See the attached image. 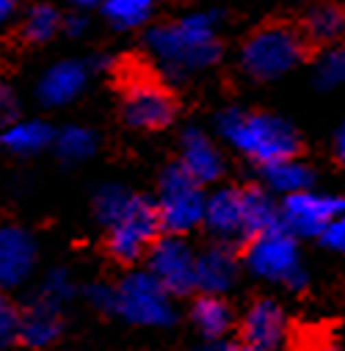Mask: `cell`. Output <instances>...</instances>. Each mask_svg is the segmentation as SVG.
Here are the masks:
<instances>
[{
	"instance_id": "obj_15",
	"label": "cell",
	"mask_w": 345,
	"mask_h": 351,
	"mask_svg": "<svg viewBox=\"0 0 345 351\" xmlns=\"http://www.w3.org/2000/svg\"><path fill=\"white\" fill-rule=\"evenodd\" d=\"M180 163L186 166L188 174L199 183H216L224 171V160L218 147L196 128H188L183 133V144H180Z\"/></svg>"
},
{
	"instance_id": "obj_18",
	"label": "cell",
	"mask_w": 345,
	"mask_h": 351,
	"mask_svg": "<svg viewBox=\"0 0 345 351\" xmlns=\"http://www.w3.org/2000/svg\"><path fill=\"white\" fill-rule=\"evenodd\" d=\"M263 180L271 191L277 194H296V191H307L312 186V171L307 163L290 158H279L271 163H263Z\"/></svg>"
},
{
	"instance_id": "obj_30",
	"label": "cell",
	"mask_w": 345,
	"mask_h": 351,
	"mask_svg": "<svg viewBox=\"0 0 345 351\" xmlns=\"http://www.w3.org/2000/svg\"><path fill=\"white\" fill-rule=\"evenodd\" d=\"M44 296L50 302H61V299H69L72 296V285H69L66 271H61V269L50 271V277L44 280Z\"/></svg>"
},
{
	"instance_id": "obj_7",
	"label": "cell",
	"mask_w": 345,
	"mask_h": 351,
	"mask_svg": "<svg viewBox=\"0 0 345 351\" xmlns=\"http://www.w3.org/2000/svg\"><path fill=\"white\" fill-rule=\"evenodd\" d=\"M108 230H111V235H108L111 254L122 263L138 260L155 243L157 230H163L157 202H149L144 197H133L130 205L125 208V213Z\"/></svg>"
},
{
	"instance_id": "obj_27",
	"label": "cell",
	"mask_w": 345,
	"mask_h": 351,
	"mask_svg": "<svg viewBox=\"0 0 345 351\" xmlns=\"http://www.w3.org/2000/svg\"><path fill=\"white\" fill-rule=\"evenodd\" d=\"M315 83L320 89H334V86L345 83V47H331L318 58Z\"/></svg>"
},
{
	"instance_id": "obj_28",
	"label": "cell",
	"mask_w": 345,
	"mask_h": 351,
	"mask_svg": "<svg viewBox=\"0 0 345 351\" xmlns=\"http://www.w3.org/2000/svg\"><path fill=\"white\" fill-rule=\"evenodd\" d=\"M20 326H23V315L12 307V304H0V343L9 346L20 337Z\"/></svg>"
},
{
	"instance_id": "obj_24",
	"label": "cell",
	"mask_w": 345,
	"mask_h": 351,
	"mask_svg": "<svg viewBox=\"0 0 345 351\" xmlns=\"http://www.w3.org/2000/svg\"><path fill=\"white\" fill-rule=\"evenodd\" d=\"M307 34L315 42H337L345 34V14L337 6H318L307 17Z\"/></svg>"
},
{
	"instance_id": "obj_16",
	"label": "cell",
	"mask_w": 345,
	"mask_h": 351,
	"mask_svg": "<svg viewBox=\"0 0 345 351\" xmlns=\"http://www.w3.org/2000/svg\"><path fill=\"white\" fill-rule=\"evenodd\" d=\"M238 274V257L235 252L221 243L210 246L196 257V288L202 293H227Z\"/></svg>"
},
{
	"instance_id": "obj_4",
	"label": "cell",
	"mask_w": 345,
	"mask_h": 351,
	"mask_svg": "<svg viewBox=\"0 0 345 351\" xmlns=\"http://www.w3.org/2000/svg\"><path fill=\"white\" fill-rule=\"evenodd\" d=\"M246 266L254 277L268 280V282H285L290 288L307 285V274L298 266L296 235L285 224L263 230L251 238L248 252H246Z\"/></svg>"
},
{
	"instance_id": "obj_10",
	"label": "cell",
	"mask_w": 345,
	"mask_h": 351,
	"mask_svg": "<svg viewBox=\"0 0 345 351\" xmlns=\"http://www.w3.org/2000/svg\"><path fill=\"white\" fill-rule=\"evenodd\" d=\"M345 210V197H331V194H312L307 191H296L288 194L282 202V224L293 232V235H318L326 230V224L340 216Z\"/></svg>"
},
{
	"instance_id": "obj_6",
	"label": "cell",
	"mask_w": 345,
	"mask_h": 351,
	"mask_svg": "<svg viewBox=\"0 0 345 351\" xmlns=\"http://www.w3.org/2000/svg\"><path fill=\"white\" fill-rule=\"evenodd\" d=\"M301 58V39L290 28H266L257 31L240 53L243 69L257 80H274L290 72Z\"/></svg>"
},
{
	"instance_id": "obj_21",
	"label": "cell",
	"mask_w": 345,
	"mask_h": 351,
	"mask_svg": "<svg viewBox=\"0 0 345 351\" xmlns=\"http://www.w3.org/2000/svg\"><path fill=\"white\" fill-rule=\"evenodd\" d=\"M243 205H246V224H248V235L251 238L257 232L282 224V213L277 210L271 197L266 191H260V189H243Z\"/></svg>"
},
{
	"instance_id": "obj_9",
	"label": "cell",
	"mask_w": 345,
	"mask_h": 351,
	"mask_svg": "<svg viewBox=\"0 0 345 351\" xmlns=\"http://www.w3.org/2000/svg\"><path fill=\"white\" fill-rule=\"evenodd\" d=\"M175 114H177V106L160 83L146 80V77L127 83L125 97H122V117L130 128L160 130V128L171 125Z\"/></svg>"
},
{
	"instance_id": "obj_31",
	"label": "cell",
	"mask_w": 345,
	"mask_h": 351,
	"mask_svg": "<svg viewBox=\"0 0 345 351\" xmlns=\"http://www.w3.org/2000/svg\"><path fill=\"white\" fill-rule=\"evenodd\" d=\"M89 302L97 307V310H116V288H108V285H92L86 291Z\"/></svg>"
},
{
	"instance_id": "obj_8",
	"label": "cell",
	"mask_w": 345,
	"mask_h": 351,
	"mask_svg": "<svg viewBox=\"0 0 345 351\" xmlns=\"http://www.w3.org/2000/svg\"><path fill=\"white\" fill-rule=\"evenodd\" d=\"M196 257L183 235L168 232L146 252V269L163 282L171 296H188L196 288Z\"/></svg>"
},
{
	"instance_id": "obj_26",
	"label": "cell",
	"mask_w": 345,
	"mask_h": 351,
	"mask_svg": "<svg viewBox=\"0 0 345 351\" xmlns=\"http://www.w3.org/2000/svg\"><path fill=\"white\" fill-rule=\"evenodd\" d=\"M58 12L53 9V6H47V3H42V6H34L31 12H28V17H25V23H23V36L28 39V42H47V39H53V34L58 31Z\"/></svg>"
},
{
	"instance_id": "obj_19",
	"label": "cell",
	"mask_w": 345,
	"mask_h": 351,
	"mask_svg": "<svg viewBox=\"0 0 345 351\" xmlns=\"http://www.w3.org/2000/svg\"><path fill=\"white\" fill-rule=\"evenodd\" d=\"M61 332V321L55 313V302H42L34 304L25 315H23V326H20V340L31 348H42L50 346Z\"/></svg>"
},
{
	"instance_id": "obj_3",
	"label": "cell",
	"mask_w": 345,
	"mask_h": 351,
	"mask_svg": "<svg viewBox=\"0 0 345 351\" xmlns=\"http://www.w3.org/2000/svg\"><path fill=\"white\" fill-rule=\"evenodd\" d=\"M202 186L205 183H199L194 174H188L183 163H175L163 171L157 186V213L166 232L186 235L194 227L205 224L207 197Z\"/></svg>"
},
{
	"instance_id": "obj_35",
	"label": "cell",
	"mask_w": 345,
	"mask_h": 351,
	"mask_svg": "<svg viewBox=\"0 0 345 351\" xmlns=\"http://www.w3.org/2000/svg\"><path fill=\"white\" fill-rule=\"evenodd\" d=\"M17 9V0H0V17H12V12Z\"/></svg>"
},
{
	"instance_id": "obj_36",
	"label": "cell",
	"mask_w": 345,
	"mask_h": 351,
	"mask_svg": "<svg viewBox=\"0 0 345 351\" xmlns=\"http://www.w3.org/2000/svg\"><path fill=\"white\" fill-rule=\"evenodd\" d=\"M72 6H77V9H92V6H97V3H103V0H69Z\"/></svg>"
},
{
	"instance_id": "obj_32",
	"label": "cell",
	"mask_w": 345,
	"mask_h": 351,
	"mask_svg": "<svg viewBox=\"0 0 345 351\" xmlns=\"http://www.w3.org/2000/svg\"><path fill=\"white\" fill-rule=\"evenodd\" d=\"M86 17L83 14H69V17H64V31L69 34V36H80L83 31H86Z\"/></svg>"
},
{
	"instance_id": "obj_29",
	"label": "cell",
	"mask_w": 345,
	"mask_h": 351,
	"mask_svg": "<svg viewBox=\"0 0 345 351\" xmlns=\"http://www.w3.org/2000/svg\"><path fill=\"white\" fill-rule=\"evenodd\" d=\"M320 241H323V246L345 254V210L326 224V230L320 232Z\"/></svg>"
},
{
	"instance_id": "obj_11",
	"label": "cell",
	"mask_w": 345,
	"mask_h": 351,
	"mask_svg": "<svg viewBox=\"0 0 345 351\" xmlns=\"http://www.w3.org/2000/svg\"><path fill=\"white\" fill-rule=\"evenodd\" d=\"M205 227L210 235H216L224 243H240L248 235L246 224V205H243V189H218L207 197L205 210Z\"/></svg>"
},
{
	"instance_id": "obj_5",
	"label": "cell",
	"mask_w": 345,
	"mask_h": 351,
	"mask_svg": "<svg viewBox=\"0 0 345 351\" xmlns=\"http://www.w3.org/2000/svg\"><path fill=\"white\" fill-rule=\"evenodd\" d=\"M171 293L163 282L146 271H130L116 285V310L125 321L138 326H171L175 324V307H171Z\"/></svg>"
},
{
	"instance_id": "obj_1",
	"label": "cell",
	"mask_w": 345,
	"mask_h": 351,
	"mask_svg": "<svg viewBox=\"0 0 345 351\" xmlns=\"http://www.w3.org/2000/svg\"><path fill=\"white\" fill-rule=\"evenodd\" d=\"M218 14L194 12L175 25H157L146 34V50L168 77L205 69L218 61L221 47L216 39Z\"/></svg>"
},
{
	"instance_id": "obj_14",
	"label": "cell",
	"mask_w": 345,
	"mask_h": 351,
	"mask_svg": "<svg viewBox=\"0 0 345 351\" xmlns=\"http://www.w3.org/2000/svg\"><path fill=\"white\" fill-rule=\"evenodd\" d=\"M86 80H89V69L80 61H58L42 75L36 86V97L44 108H61L83 92Z\"/></svg>"
},
{
	"instance_id": "obj_22",
	"label": "cell",
	"mask_w": 345,
	"mask_h": 351,
	"mask_svg": "<svg viewBox=\"0 0 345 351\" xmlns=\"http://www.w3.org/2000/svg\"><path fill=\"white\" fill-rule=\"evenodd\" d=\"M105 20L119 31H133L152 17V0H105Z\"/></svg>"
},
{
	"instance_id": "obj_34",
	"label": "cell",
	"mask_w": 345,
	"mask_h": 351,
	"mask_svg": "<svg viewBox=\"0 0 345 351\" xmlns=\"http://www.w3.org/2000/svg\"><path fill=\"white\" fill-rule=\"evenodd\" d=\"M334 152H337V158L345 163V122L340 125V130H337V136H334Z\"/></svg>"
},
{
	"instance_id": "obj_20",
	"label": "cell",
	"mask_w": 345,
	"mask_h": 351,
	"mask_svg": "<svg viewBox=\"0 0 345 351\" xmlns=\"http://www.w3.org/2000/svg\"><path fill=\"white\" fill-rule=\"evenodd\" d=\"M191 318H194V326H196L205 337H210V340L224 337V335L229 332V326H232V313H229V307L218 299V293H205V296H199V299L194 302V307H191Z\"/></svg>"
},
{
	"instance_id": "obj_17",
	"label": "cell",
	"mask_w": 345,
	"mask_h": 351,
	"mask_svg": "<svg viewBox=\"0 0 345 351\" xmlns=\"http://www.w3.org/2000/svg\"><path fill=\"white\" fill-rule=\"evenodd\" d=\"M50 144H55V133L47 122H39V119L12 122L3 130V147L12 155H36Z\"/></svg>"
},
{
	"instance_id": "obj_33",
	"label": "cell",
	"mask_w": 345,
	"mask_h": 351,
	"mask_svg": "<svg viewBox=\"0 0 345 351\" xmlns=\"http://www.w3.org/2000/svg\"><path fill=\"white\" fill-rule=\"evenodd\" d=\"M0 114H3V119H14V103H12V92L9 89L0 92Z\"/></svg>"
},
{
	"instance_id": "obj_25",
	"label": "cell",
	"mask_w": 345,
	"mask_h": 351,
	"mask_svg": "<svg viewBox=\"0 0 345 351\" xmlns=\"http://www.w3.org/2000/svg\"><path fill=\"white\" fill-rule=\"evenodd\" d=\"M133 194H127L122 186H103L94 197V216L103 227H111L122 213L125 208L130 205Z\"/></svg>"
},
{
	"instance_id": "obj_2",
	"label": "cell",
	"mask_w": 345,
	"mask_h": 351,
	"mask_svg": "<svg viewBox=\"0 0 345 351\" xmlns=\"http://www.w3.org/2000/svg\"><path fill=\"white\" fill-rule=\"evenodd\" d=\"M218 133L238 152L257 163H271L279 158H290L298 152L296 130L271 114H251V111H224L218 117Z\"/></svg>"
},
{
	"instance_id": "obj_13",
	"label": "cell",
	"mask_w": 345,
	"mask_h": 351,
	"mask_svg": "<svg viewBox=\"0 0 345 351\" xmlns=\"http://www.w3.org/2000/svg\"><path fill=\"white\" fill-rule=\"evenodd\" d=\"M36 260V243L34 238L20 227H3L0 230V285L17 288L25 282V277L34 269Z\"/></svg>"
},
{
	"instance_id": "obj_23",
	"label": "cell",
	"mask_w": 345,
	"mask_h": 351,
	"mask_svg": "<svg viewBox=\"0 0 345 351\" xmlns=\"http://www.w3.org/2000/svg\"><path fill=\"white\" fill-rule=\"evenodd\" d=\"M97 147V136L89 128H80V125H69L55 136V152L66 160V163H77L86 160Z\"/></svg>"
},
{
	"instance_id": "obj_12",
	"label": "cell",
	"mask_w": 345,
	"mask_h": 351,
	"mask_svg": "<svg viewBox=\"0 0 345 351\" xmlns=\"http://www.w3.org/2000/svg\"><path fill=\"white\" fill-rule=\"evenodd\" d=\"M243 343L254 351H274L279 346H285V337H288V318H285V310L271 302V299H263V302H254L248 307V313L243 315Z\"/></svg>"
}]
</instances>
